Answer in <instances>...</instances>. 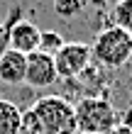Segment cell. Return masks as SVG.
Masks as SVG:
<instances>
[{"label": "cell", "instance_id": "obj_12", "mask_svg": "<svg viewBox=\"0 0 132 134\" xmlns=\"http://www.w3.org/2000/svg\"><path fill=\"white\" fill-rule=\"evenodd\" d=\"M17 134H42V124L37 120V115L29 110H22V120H20V129Z\"/></svg>", "mask_w": 132, "mask_h": 134}, {"label": "cell", "instance_id": "obj_4", "mask_svg": "<svg viewBox=\"0 0 132 134\" xmlns=\"http://www.w3.org/2000/svg\"><path fill=\"white\" fill-rule=\"evenodd\" d=\"M91 44L83 42H66L61 49L54 54V66H56L59 78L73 81L91 66Z\"/></svg>", "mask_w": 132, "mask_h": 134}, {"label": "cell", "instance_id": "obj_11", "mask_svg": "<svg viewBox=\"0 0 132 134\" xmlns=\"http://www.w3.org/2000/svg\"><path fill=\"white\" fill-rule=\"evenodd\" d=\"M81 10H83V0H54V12L59 17L71 20L76 15H81Z\"/></svg>", "mask_w": 132, "mask_h": 134}, {"label": "cell", "instance_id": "obj_1", "mask_svg": "<svg viewBox=\"0 0 132 134\" xmlns=\"http://www.w3.org/2000/svg\"><path fill=\"white\" fill-rule=\"evenodd\" d=\"M91 56L103 68H122L132 59V34L120 27H103L91 44Z\"/></svg>", "mask_w": 132, "mask_h": 134}, {"label": "cell", "instance_id": "obj_15", "mask_svg": "<svg viewBox=\"0 0 132 134\" xmlns=\"http://www.w3.org/2000/svg\"><path fill=\"white\" fill-rule=\"evenodd\" d=\"M108 134H132V129H127V127H122V124H118V127H113Z\"/></svg>", "mask_w": 132, "mask_h": 134}, {"label": "cell", "instance_id": "obj_2", "mask_svg": "<svg viewBox=\"0 0 132 134\" xmlns=\"http://www.w3.org/2000/svg\"><path fill=\"white\" fill-rule=\"evenodd\" d=\"M73 117H76V129L86 134H108L113 127H118V110L113 102L100 95H88L81 98L73 105Z\"/></svg>", "mask_w": 132, "mask_h": 134}, {"label": "cell", "instance_id": "obj_3", "mask_svg": "<svg viewBox=\"0 0 132 134\" xmlns=\"http://www.w3.org/2000/svg\"><path fill=\"white\" fill-rule=\"evenodd\" d=\"M32 112L42 124V134H78L73 105L59 95H42L32 105Z\"/></svg>", "mask_w": 132, "mask_h": 134}, {"label": "cell", "instance_id": "obj_17", "mask_svg": "<svg viewBox=\"0 0 132 134\" xmlns=\"http://www.w3.org/2000/svg\"><path fill=\"white\" fill-rule=\"evenodd\" d=\"M0 100H3V93H0Z\"/></svg>", "mask_w": 132, "mask_h": 134}, {"label": "cell", "instance_id": "obj_16", "mask_svg": "<svg viewBox=\"0 0 132 134\" xmlns=\"http://www.w3.org/2000/svg\"><path fill=\"white\" fill-rule=\"evenodd\" d=\"M130 93H132V81H130Z\"/></svg>", "mask_w": 132, "mask_h": 134}, {"label": "cell", "instance_id": "obj_5", "mask_svg": "<svg viewBox=\"0 0 132 134\" xmlns=\"http://www.w3.org/2000/svg\"><path fill=\"white\" fill-rule=\"evenodd\" d=\"M59 81L56 66H54V56L44 51H32L27 54V71H25V83L34 90L51 88Z\"/></svg>", "mask_w": 132, "mask_h": 134}, {"label": "cell", "instance_id": "obj_6", "mask_svg": "<svg viewBox=\"0 0 132 134\" xmlns=\"http://www.w3.org/2000/svg\"><path fill=\"white\" fill-rule=\"evenodd\" d=\"M39 34H42V29L34 22L20 20L12 27H7V49L20 51V54L27 56V54L39 49Z\"/></svg>", "mask_w": 132, "mask_h": 134}, {"label": "cell", "instance_id": "obj_10", "mask_svg": "<svg viewBox=\"0 0 132 134\" xmlns=\"http://www.w3.org/2000/svg\"><path fill=\"white\" fill-rule=\"evenodd\" d=\"M64 44H66L64 37H61L56 29H42V34H39V49H37V51H44V54H49V56H54Z\"/></svg>", "mask_w": 132, "mask_h": 134}, {"label": "cell", "instance_id": "obj_14", "mask_svg": "<svg viewBox=\"0 0 132 134\" xmlns=\"http://www.w3.org/2000/svg\"><path fill=\"white\" fill-rule=\"evenodd\" d=\"M88 5L98 7V10H108V7H113V5H115V0H88Z\"/></svg>", "mask_w": 132, "mask_h": 134}, {"label": "cell", "instance_id": "obj_7", "mask_svg": "<svg viewBox=\"0 0 132 134\" xmlns=\"http://www.w3.org/2000/svg\"><path fill=\"white\" fill-rule=\"evenodd\" d=\"M25 71H27L25 54L12 51V49H5L0 54V83H5V85L25 83Z\"/></svg>", "mask_w": 132, "mask_h": 134}, {"label": "cell", "instance_id": "obj_18", "mask_svg": "<svg viewBox=\"0 0 132 134\" xmlns=\"http://www.w3.org/2000/svg\"><path fill=\"white\" fill-rule=\"evenodd\" d=\"M78 134H86V132H78Z\"/></svg>", "mask_w": 132, "mask_h": 134}, {"label": "cell", "instance_id": "obj_9", "mask_svg": "<svg viewBox=\"0 0 132 134\" xmlns=\"http://www.w3.org/2000/svg\"><path fill=\"white\" fill-rule=\"evenodd\" d=\"M110 20L113 27H120L132 34V0H115V5L110 7Z\"/></svg>", "mask_w": 132, "mask_h": 134}, {"label": "cell", "instance_id": "obj_13", "mask_svg": "<svg viewBox=\"0 0 132 134\" xmlns=\"http://www.w3.org/2000/svg\"><path fill=\"white\" fill-rule=\"evenodd\" d=\"M118 122L122 124V127H127V129H132V105H130L127 110H122V115L118 117Z\"/></svg>", "mask_w": 132, "mask_h": 134}, {"label": "cell", "instance_id": "obj_8", "mask_svg": "<svg viewBox=\"0 0 132 134\" xmlns=\"http://www.w3.org/2000/svg\"><path fill=\"white\" fill-rule=\"evenodd\" d=\"M22 110L10 100H0V134H17Z\"/></svg>", "mask_w": 132, "mask_h": 134}]
</instances>
